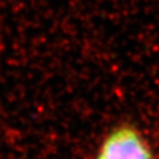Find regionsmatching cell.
Segmentation results:
<instances>
[{
	"instance_id": "obj_1",
	"label": "cell",
	"mask_w": 159,
	"mask_h": 159,
	"mask_svg": "<svg viewBox=\"0 0 159 159\" xmlns=\"http://www.w3.org/2000/svg\"><path fill=\"white\" fill-rule=\"evenodd\" d=\"M96 159H152V152L134 127L120 126L107 135Z\"/></svg>"
}]
</instances>
